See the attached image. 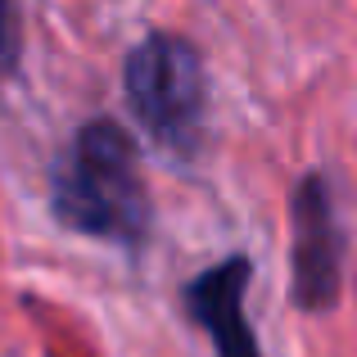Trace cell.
<instances>
[{"instance_id":"6da1fadb","label":"cell","mask_w":357,"mask_h":357,"mask_svg":"<svg viewBox=\"0 0 357 357\" xmlns=\"http://www.w3.org/2000/svg\"><path fill=\"white\" fill-rule=\"evenodd\" d=\"M63 227L109 244H140L149 231V190L140 181L136 145L114 122H91L73 136L50 181Z\"/></svg>"},{"instance_id":"3957f363","label":"cell","mask_w":357,"mask_h":357,"mask_svg":"<svg viewBox=\"0 0 357 357\" xmlns=\"http://www.w3.org/2000/svg\"><path fill=\"white\" fill-rule=\"evenodd\" d=\"M294 218V303L303 312H331L344 289V227L331 181L307 172L289 199Z\"/></svg>"},{"instance_id":"5b68a950","label":"cell","mask_w":357,"mask_h":357,"mask_svg":"<svg viewBox=\"0 0 357 357\" xmlns=\"http://www.w3.org/2000/svg\"><path fill=\"white\" fill-rule=\"evenodd\" d=\"M18 54V32H14V9H9V0H0V73L14 63Z\"/></svg>"},{"instance_id":"7a4b0ae2","label":"cell","mask_w":357,"mask_h":357,"mask_svg":"<svg viewBox=\"0 0 357 357\" xmlns=\"http://www.w3.org/2000/svg\"><path fill=\"white\" fill-rule=\"evenodd\" d=\"M127 100L140 127L163 149L181 158L199 149L208 82H204V59L190 41L167 32L145 36L127 59Z\"/></svg>"},{"instance_id":"277c9868","label":"cell","mask_w":357,"mask_h":357,"mask_svg":"<svg viewBox=\"0 0 357 357\" xmlns=\"http://www.w3.org/2000/svg\"><path fill=\"white\" fill-rule=\"evenodd\" d=\"M249 276H253L249 258L236 253V258L208 267L185 289V307H190L195 321L213 335L218 357H262L249 321H244V289H249Z\"/></svg>"}]
</instances>
